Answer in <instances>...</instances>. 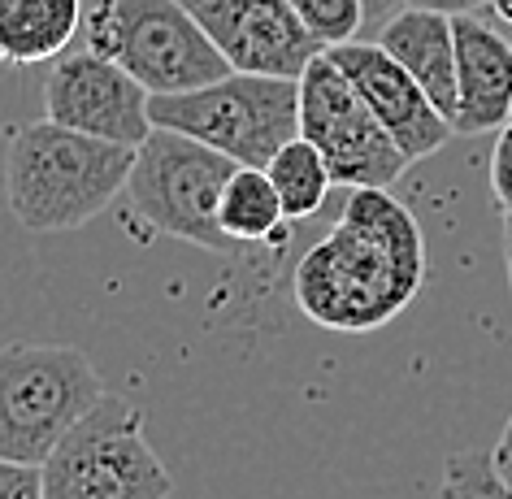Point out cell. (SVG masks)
<instances>
[{
	"instance_id": "23",
	"label": "cell",
	"mask_w": 512,
	"mask_h": 499,
	"mask_svg": "<svg viewBox=\"0 0 512 499\" xmlns=\"http://www.w3.org/2000/svg\"><path fill=\"white\" fill-rule=\"evenodd\" d=\"M495 465H499V473H504V482L512 486V417H508V426L495 443Z\"/></svg>"
},
{
	"instance_id": "5",
	"label": "cell",
	"mask_w": 512,
	"mask_h": 499,
	"mask_svg": "<svg viewBox=\"0 0 512 499\" xmlns=\"http://www.w3.org/2000/svg\"><path fill=\"white\" fill-rule=\"evenodd\" d=\"M100 374L66 343H5L0 348V460L35 465L100 404Z\"/></svg>"
},
{
	"instance_id": "10",
	"label": "cell",
	"mask_w": 512,
	"mask_h": 499,
	"mask_svg": "<svg viewBox=\"0 0 512 499\" xmlns=\"http://www.w3.org/2000/svg\"><path fill=\"white\" fill-rule=\"evenodd\" d=\"M217 53L239 74L300 79L326 53L309 35L291 0H187Z\"/></svg>"
},
{
	"instance_id": "11",
	"label": "cell",
	"mask_w": 512,
	"mask_h": 499,
	"mask_svg": "<svg viewBox=\"0 0 512 499\" xmlns=\"http://www.w3.org/2000/svg\"><path fill=\"white\" fill-rule=\"evenodd\" d=\"M330 57L339 61V70L348 74V83L361 92L369 113L387 126V135L404 148L408 161L430 157V152H439L447 139L456 135V126L447 122L443 109L426 96V87H421L378 40L339 44V48H330Z\"/></svg>"
},
{
	"instance_id": "9",
	"label": "cell",
	"mask_w": 512,
	"mask_h": 499,
	"mask_svg": "<svg viewBox=\"0 0 512 499\" xmlns=\"http://www.w3.org/2000/svg\"><path fill=\"white\" fill-rule=\"evenodd\" d=\"M44 118L126 148H139L157 131L148 87L87 44L53 61L44 83Z\"/></svg>"
},
{
	"instance_id": "20",
	"label": "cell",
	"mask_w": 512,
	"mask_h": 499,
	"mask_svg": "<svg viewBox=\"0 0 512 499\" xmlns=\"http://www.w3.org/2000/svg\"><path fill=\"white\" fill-rule=\"evenodd\" d=\"M0 499H44V469L0 460Z\"/></svg>"
},
{
	"instance_id": "21",
	"label": "cell",
	"mask_w": 512,
	"mask_h": 499,
	"mask_svg": "<svg viewBox=\"0 0 512 499\" xmlns=\"http://www.w3.org/2000/svg\"><path fill=\"white\" fill-rule=\"evenodd\" d=\"M408 5H417V9H439V14L460 18V14H482L491 0H408Z\"/></svg>"
},
{
	"instance_id": "8",
	"label": "cell",
	"mask_w": 512,
	"mask_h": 499,
	"mask_svg": "<svg viewBox=\"0 0 512 499\" xmlns=\"http://www.w3.org/2000/svg\"><path fill=\"white\" fill-rule=\"evenodd\" d=\"M300 135L326 157L335 187L348 191L395 187L413 165L330 53L300 74Z\"/></svg>"
},
{
	"instance_id": "6",
	"label": "cell",
	"mask_w": 512,
	"mask_h": 499,
	"mask_svg": "<svg viewBox=\"0 0 512 499\" xmlns=\"http://www.w3.org/2000/svg\"><path fill=\"white\" fill-rule=\"evenodd\" d=\"M152 122L265 170L300 135V79L230 70L196 92L152 96Z\"/></svg>"
},
{
	"instance_id": "26",
	"label": "cell",
	"mask_w": 512,
	"mask_h": 499,
	"mask_svg": "<svg viewBox=\"0 0 512 499\" xmlns=\"http://www.w3.org/2000/svg\"><path fill=\"white\" fill-rule=\"evenodd\" d=\"M508 35H512V31H508Z\"/></svg>"
},
{
	"instance_id": "13",
	"label": "cell",
	"mask_w": 512,
	"mask_h": 499,
	"mask_svg": "<svg viewBox=\"0 0 512 499\" xmlns=\"http://www.w3.org/2000/svg\"><path fill=\"white\" fill-rule=\"evenodd\" d=\"M374 40L426 87V96L456 122V18L439 9L404 5Z\"/></svg>"
},
{
	"instance_id": "16",
	"label": "cell",
	"mask_w": 512,
	"mask_h": 499,
	"mask_svg": "<svg viewBox=\"0 0 512 499\" xmlns=\"http://www.w3.org/2000/svg\"><path fill=\"white\" fill-rule=\"evenodd\" d=\"M265 170H270L291 222H309V217H317L322 213V204H326V196H330V187H335L326 157L304 135L291 139V144L278 152Z\"/></svg>"
},
{
	"instance_id": "14",
	"label": "cell",
	"mask_w": 512,
	"mask_h": 499,
	"mask_svg": "<svg viewBox=\"0 0 512 499\" xmlns=\"http://www.w3.org/2000/svg\"><path fill=\"white\" fill-rule=\"evenodd\" d=\"M87 27V0H0V61L40 66L70 53Z\"/></svg>"
},
{
	"instance_id": "18",
	"label": "cell",
	"mask_w": 512,
	"mask_h": 499,
	"mask_svg": "<svg viewBox=\"0 0 512 499\" xmlns=\"http://www.w3.org/2000/svg\"><path fill=\"white\" fill-rule=\"evenodd\" d=\"M439 499H512V486L495 465V452H456L447 456Z\"/></svg>"
},
{
	"instance_id": "3",
	"label": "cell",
	"mask_w": 512,
	"mask_h": 499,
	"mask_svg": "<svg viewBox=\"0 0 512 499\" xmlns=\"http://www.w3.org/2000/svg\"><path fill=\"white\" fill-rule=\"evenodd\" d=\"M83 44L118 61L152 96L196 92L230 74L187 0H87Z\"/></svg>"
},
{
	"instance_id": "2",
	"label": "cell",
	"mask_w": 512,
	"mask_h": 499,
	"mask_svg": "<svg viewBox=\"0 0 512 499\" xmlns=\"http://www.w3.org/2000/svg\"><path fill=\"white\" fill-rule=\"evenodd\" d=\"M135 148L70 131L61 122H31L5 152V200L18 226L35 235L79 230L126 191Z\"/></svg>"
},
{
	"instance_id": "7",
	"label": "cell",
	"mask_w": 512,
	"mask_h": 499,
	"mask_svg": "<svg viewBox=\"0 0 512 499\" xmlns=\"http://www.w3.org/2000/svg\"><path fill=\"white\" fill-rule=\"evenodd\" d=\"M170 491L144 408L109 391L44 460V499H170Z\"/></svg>"
},
{
	"instance_id": "19",
	"label": "cell",
	"mask_w": 512,
	"mask_h": 499,
	"mask_svg": "<svg viewBox=\"0 0 512 499\" xmlns=\"http://www.w3.org/2000/svg\"><path fill=\"white\" fill-rule=\"evenodd\" d=\"M491 196L499 204V213L512 217V122L499 131L491 152Z\"/></svg>"
},
{
	"instance_id": "4",
	"label": "cell",
	"mask_w": 512,
	"mask_h": 499,
	"mask_svg": "<svg viewBox=\"0 0 512 499\" xmlns=\"http://www.w3.org/2000/svg\"><path fill=\"white\" fill-rule=\"evenodd\" d=\"M239 161L178 131L157 126L135 148V170L126 183V204L157 235H170L213 257H243V248L222 230V191Z\"/></svg>"
},
{
	"instance_id": "1",
	"label": "cell",
	"mask_w": 512,
	"mask_h": 499,
	"mask_svg": "<svg viewBox=\"0 0 512 499\" xmlns=\"http://www.w3.org/2000/svg\"><path fill=\"white\" fill-rule=\"evenodd\" d=\"M426 270L430 252L413 209L391 187H356L339 222L291 265V300L322 330L369 335L417 300Z\"/></svg>"
},
{
	"instance_id": "12",
	"label": "cell",
	"mask_w": 512,
	"mask_h": 499,
	"mask_svg": "<svg viewBox=\"0 0 512 499\" xmlns=\"http://www.w3.org/2000/svg\"><path fill=\"white\" fill-rule=\"evenodd\" d=\"M512 122V35L486 14L456 18V135H491Z\"/></svg>"
},
{
	"instance_id": "25",
	"label": "cell",
	"mask_w": 512,
	"mask_h": 499,
	"mask_svg": "<svg viewBox=\"0 0 512 499\" xmlns=\"http://www.w3.org/2000/svg\"><path fill=\"white\" fill-rule=\"evenodd\" d=\"M504 265H508V287H512V217H504Z\"/></svg>"
},
{
	"instance_id": "22",
	"label": "cell",
	"mask_w": 512,
	"mask_h": 499,
	"mask_svg": "<svg viewBox=\"0 0 512 499\" xmlns=\"http://www.w3.org/2000/svg\"><path fill=\"white\" fill-rule=\"evenodd\" d=\"M404 5H408V0H365V14H369V31L365 35H378Z\"/></svg>"
},
{
	"instance_id": "15",
	"label": "cell",
	"mask_w": 512,
	"mask_h": 499,
	"mask_svg": "<svg viewBox=\"0 0 512 499\" xmlns=\"http://www.w3.org/2000/svg\"><path fill=\"white\" fill-rule=\"evenodd\" d=\"M222 230L239 243L243 252L248 248H278L287 243V209L283 196H278L270 170H256V165H239L235 178L222 191Z\"/></svg>"
},
{
	"instance_id": "17",
	"label": "cell",
	"mask_w": 512,
	"mask_h": 499,
	"mask_svg": "<svg viewBox=\"0 0 512 499\" xmlns=\"http://www.w3.org/2000/svg\"><path fill=\"white\" fill-rule=\"evenodd\" d=\"M291 9L300 14V22L309 27V35L326 48L365 40L369 31V14H365V0H291Z\"/></svg>"
},
{
	"instance_id": "24",
	"label": "cell",
	"mask_w": 512,
	"mask_h": 499,
	"mask_svg": "<svg viewBox=\"0 0 512 499\" xmlns=\"http://www.w3.org/2000/svg\"><path fill=\"white\" fill-rule=\"evenodd\" d=\"M482 14H486V18H495L504 31H512V0H491V5H486Z\"/></svg>"
}]
</instances>
